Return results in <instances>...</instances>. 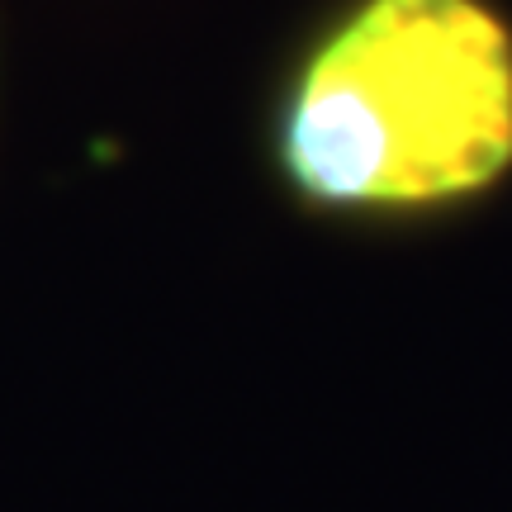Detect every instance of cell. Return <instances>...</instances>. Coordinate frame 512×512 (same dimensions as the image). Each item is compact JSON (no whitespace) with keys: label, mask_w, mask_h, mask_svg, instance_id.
Listing matches in <instances>:
<instances>
[{"label":"cell","mask_w":512,"mask_h":512,"mask_svg":"<svg viewBox=\"0 0 512 512\" xmlns=\"http://www.w3.org/2000/svg\"><path fill=\"white\" fill-rule=\"evenodd\" d=\"M280 162L332 209H441L512 171V29L484 0H361L290 95Z\"/></svg>","instance_id":"cell-1"}]
</instances>
